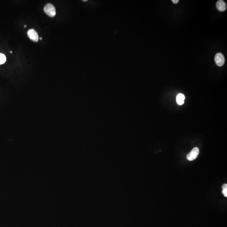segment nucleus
I'll return each instance as SVG.
<instances>
[{
  "label": "nucleus",
  "instance_id": "f257e3e1",
  "mask_svg": "<svg viewBox=\"0 0 227 227\" xmlns=\"http://www.w3.org/2000/svg\"><path fill=\"white\" fill-rule=\"evenodd\" d=\"M44 11L45 13L50 17H54L56 14L55 7L51 3H48L44 6Z\"/></svg>",
  "mask_w": 227,
  "mask_h": 227
},
{
  "label": "nucleus",
  "instance_id": "f03ea898",
  "mask_svg": "<svg viewBox=\"0 0 227 227\" xmlns=\"http://www.w3.org/2000/svg\"><path fill=\"white\" fill-rule=\"evenodd\" d=\"M200 153V150L197 147L193 148L187 156V159L189 161H192L196 159Z\"/></svg>",
  "mask_w": 227,
  "mask_h": 227
},
{
  "label": "nucleus",
  "instance_id": "7ed1b4c3",
  "mask_svg": "<svg viewBox=\"0 0 227 227\" xmlns=\"http://www.w3.org/2000/svg\"><path fill=\"white\" fill-rule=\"evenodd\" d=\"M215 61L218 66L222 67L225 63V57L222 53H218L215 56Z\"/></svg>",
  "mask_w": 227,
  "mask_h": 227
},
{
  "label": "nucleus",
  "instance_id": "20e7f679",
  "mask_svg": "<svg viewBox=\"0 0 227 227\" xmlns=\"http://www.w3.org/2000/svg\"><path fill=\"white\" fill-rule=\"evenodd\" d=\"M28 36L32 41L37 42L39 40V36L38 33L33 29H29L27 32Z\"/></svg>",
  "mask_w": 227,
  "mask_h": 227
},
{
  "label": "nucleus",
  "instance_id": "39448f33",
  "mask_svg": "<svg viewBox=\"0 0 227 227\" xmlns=\"http://www.w3.org/2000/svg\"><path fill=\"white\" fill-rule=\"evenodd\" d=\"M216 7L219 11L223 12L226 11L227 8V5L226 3L223 1L220 0L217 2Z\"/></svg>",
  "mask_w": 227,
  "mask_h": 227
},
{
  "label": "nucleus",
  "instance_id": "423d86ee",
  "mask_svg": "<svg viewBox=\"0 0 227 227\" xmlns=\"http://www.w3.org/2000/svg\"><path fill=\"white\" fill-rule=\"evenodd\" d=\"M185 99V95L182 93L178 94L176 97V101L179 105H182L184 104V100Z\"/></svg>",
  "mask_w": 227,
  "mask_h": 227
},
{
  "label": "nucleus",
  "instance_id": "0eeeda50",
  "mask_svg": "<svg viewBox=\"0 0 227 227\" xmlns=\"http://www.w3.org/2000/svg\"><path fill=\"white\" fill-rule=\"evenodd\" d=\"M6 56L4 54L0 53V65L4 64L6 62Z\"/></svg>",
  "mask_w": 227,
  "mask_h": 227
},
{
  "label": "nucleus",
  "instance_id": "6e6552de",
  "mask_svg": "<svg viewBox=\"0 0 227 227\" xmlns=\"http://www.w3.org/2000/svg\"><path fill=\"white\" fill-rule=\"evenodd\" d=\"M222 188H223L222 192H223V195L225 197H227V184H223V186H222Z\"/></svg>",
  "mask_w": 227,
  "mask_h": 227
},
{
  "label": "nucleus",
  "instance_id": "1a4fd4ad",
  "mask_svg": "<svg viewBox=\"0 0 227 227\" xmlns=\"http://www.w3.org/2000/svg\"><path fill=\"white\" fill-rule=\"evenodd\" d=\"M172 1L173 3H175V4H176V3H178L179 2V0H172Z\"/></svg>",
  "mask_w": 227,
  "mask_h": 227
},
{
  "label": "nucleus",
  "instance_id": "9d476101",
  "mask_svg": "<svg viewBox=\"0 0 227 227\" xmlns=\"http://www.w3.org/2000/svg\"><path fill=\"white\" fill-rule=\"evenodd\" d=\"M24 27H27V25H25V26H24Z\"/></svg>",
  "mask_w": 227,
  "mask_h": 227
},
{
  "label": "nucleus",
  "instance_id": "9b49d317",
  "mask_svg": "<svg viewBox=\"0 0 227 227\" xmlns=\"http://www.w3.org/2000/svg\"><path fill=\"white\" fill-rule=\"evenodd\" d=\"M40 40H42V38H40Z\"/></svg>",
  "mask_w": 227,
  "mask_h": 227
},
{
  "label": "nucleus",
  "instance_id": "f8f14e48",
  "mask_svg": "<svg viewBox=\"0 0 227 227\" xmlns=\"http://www.w3.org/2000/svg\"><path fill=\"white\" fill-rule=\"evenodd\" d=\"M10 53H12V51H11L10 52Z\"/></svg>",
  "mask_w": 227,
  "mask_h": 227
}]
</instances>
